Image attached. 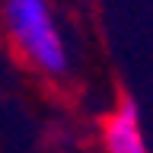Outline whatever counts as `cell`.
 Returning a JSON list of instances; mask_svg holds the SVG:
<instances>
[{
  "label": "cell",
  "mask_w": 153,
  "mask_h": 153,
  "mask_svg": "<svg viewBox=\"0 0 153 153\" xmlns=\"http://www.w3.org/2000/svg\"><path fill=\"white\" fill-rule=\"evenodd\" d=\"M7 38L35 74L64 80L70 74V45L51 0H0Z\"/></svg>",
  "instance_id": "1"
},
{
  "label": "cell",
  "mask_w": 153,
  "mask_h": 153,
  "mask_svg": "<svg viewBox=\"0 0 153 153\" xmlns=\"http://www.w3.org/2000/svg\"><path fill=\"white\" fill-rule=\"evenodd\" d=\"M102 147L105 153H150L147 137H143L140 108L134 99L124 96L102 121Z\"/></svg>",
  "instance_id": "2"
}]
</instances>
